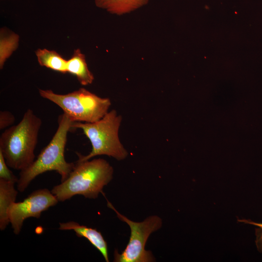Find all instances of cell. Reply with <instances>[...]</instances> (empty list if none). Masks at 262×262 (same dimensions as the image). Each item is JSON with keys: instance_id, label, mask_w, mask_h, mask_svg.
<instances>
[{"instance_id": "obj_16", "label": "cell", "mask_w": 262, "mask_h": 262, "mask_svg": "<svg viewBox=\"0 0 262 262\" xmlns=\"http://www.w3.org/2000/svg\"><path fill=\"white\" fill-rule=\"evenodd\" d=\"M14 115L9 111L0 112V129L2 130L11 126L15 122Z\"/></svg>"}, {"instance_id": "obj_12", "label": "cell", "mask_w": 262, "mask_h": 262, "mask_svg": "<svg viewBox=\"0 0 262 262\" xmlns=\"http://www.w3.org/2000/svg\"><path fill=\"white\" fill-rule=\"evenodd\" d=\"M35 54L39 64L62 73H67V61L54 50L38 49Z\"/></svg>"}, {"instance_id": "obj_7", "label": "cell", "mask_w": 262, "mask_h": 262, "mask_svg": "<svg viewBox=\"0 0 262 262\" xmlns=\"http://www.w3.org/2000/svg\"><path fill=\"white\" fill-rule=\"evenodd\" d=\"M58 202L51 191L44 188L35 190L22 201L13 203L8 210V215L14 233H20L25 220L40 218L42 212Z\"/></svg>"}, {"instance_id": "obj_1", "label": "cell", "mask_w": 262, "mask_h": 262, "mask_svg": "<svg viewBox=\"0 0 262 262\" xmlns=\"http://www.w3.org/2000/svg\"><path fill=\"white\" fill-rule=\"evenodd\" d=\"M113 172V167L103 159L77 160L68 177L51 191L61 202L76 195L95 199L103 193V188L112 180Z\"/></svg>"}, {"instance_id": "obj_6", "label": "cell", "mask_w": 262, "mask_h": 262, "mask_svg": "<svg viewBox=\"0 0 262 262\" xmlns=\"http://www.w3.org/2000/svg\"><path fill=\"white\" fill-rule=\"evenodd\" d=\"M107 206L115 212L118 218L126 223L130 228L131 235L125 248L119 253L114 252L115 262H152L155 259L150 251L145 249V246L150 235L160 229L162 226V219L157 215L147 217L143 221H133L119 213L107 199Z\"/></svg>"}, {"instance_id": "obj_5", "label": "cell", "mask_w": 262, "mask_h": 262, "mask_svg": "<svg viewBox=\"0 0 262 262\" xmlns=\"http://www.w3.org/2000/svg\"><path fill=\"white\" fill-rule=\"evenodd\" d=\"M41 97L60 107L73 122L93 123L101 119L111 105L108 98H102L84 88L66 94L51 90L39 89Z\"/></svg>"}, {"instance_id": "obj_14", "label": "cell", "mask_w": 262, "mask_h": 262, "mask_svg": "<svg viewBox=\"0 0 262 262\" xmlns=\"http://www.w3.org/2000/svg\"><path fill=\"white\" fill-rule=\"evenodd\" d=\"M8 167L2 152L0 151V179L17 183L18 179Z\"/></svg>"}, {"instance_id": "obj_15", "label": "cell", "mask_w": 262, "mask_h": 262, "mask_svg": "<svg viewBox=\"0 0 262 262\" xmlns=\"http://www.w3.org/2000/svg\"><path fill=\"white\" fill-rule=\"evenodd\" d=\"M238 221L258 227L255 229V244L259 252L262 253V223H256L246 219H238Z\"/></svg>"}, {"instance_id": "obj_2", "label": "cell", "mask_w": 262, "mask_h": 262, "mask_svg": "<svg viewBox=\"0 0 262 262\" xmlns=\"http://www.w3.org/2000/svg\"><path fill=\"white\" fill-rule=\"evenodd\" d=\"M74 122L65 113L58 119V127L51 140L40 152L37 158L27 168L20 171L17 189L23 192L38 175L47 171H55L65 180L73 169L75 163H68L65 158V149L68 131Z\"/></svg>"}, {"instance_id": "obj_3", "label": "cell", "mask_w": 262, "mask_h": 262, "mask_svg": "<svg viewBox=\"0 0 262 262\" xmlns=\"http://www.w3.org/2000/svg\"><path fill=\"white\" fill-rule=\"evenodd\" d=\"M42 123L41 118L29 109L17 125L2 133L0 151L9 167L21 171L34 161V149Z\"/></svg>"}, {"instance_id": "obj_10", "label": "cell", "mask_w": 262, "mask_h": 262, "mask_svg": "<svg viewBox=\"0 0 262 262\" xmlns=\"http://www.w3.org/2000/svg\"><path fill=\"white\" fill-rule=\"evenodd\" d=\"M15 182L0 179V229L4 230L10 223L8 210L16 202L18 190Z\"/></svg>"}, {"instance_id": "obj_13", "label": "cell", "mask_w": 262, "mask_h": 262, "mask_svg": "<svg viewBox=\"0 0 262 262\" xmlns=\"http://www.w3.org/2000/svg\"><path fill=\"white\" fill-rule=\"evenodd\" d=\"M0 37V68L2 69L6 60L18 47V35L2 29Z\"/></svg>"}, {"instance_id": "obj_11", "label": "cell", "mask_w": 262, "mask_h": 262, "mask_svg": "<svg viewBox=\"0 0 262 262\" xmlns=\"http://www.w3.org/2000/svg\"><path fill=\"white\" fill-rule=\"evenodd\" d=\"M149 0H94L98 8L116 15H122L134 11L145 5Z\"/></svg>"}, {"instance_id": "obj_8", "label": "cell", "mask_w": 262, "mask_h": 262, "mask_svg": "<svg viewBox=\"0 0 262 262\" xmlns=\"http://www.w3.org/2000/svg\"><path fill=\"white\" fill-rule=\"evenodd\" d=\"M59 229L60 230H72L78 237L86 238L101 253L106 262L109 261L107 243L101 232L96 229L80 225L74 221H69L60 223Z\"/></svg>"}, {"instance_id": "obj_9", "label": "cell", "mask_w": 262, "mask_h": 262, "mask_svg": "<svg viewBox=\"0 0 262 262\" xmlns=\"http://www.w3.org/2000/svg\"><path fill=\"white\" fill-rule=\"evenodd\" d=\"M67 73L75 76L82 85L92 83L94 79L88 67L84 55L79 49L74 50L71 57L67 61Z\"/></svg>"}, {"instance_id": "obj_4", "label": "cell", "mask_w": 262, "mask_h": 262, "mask_svg": "<svg viewBox=\"0 0 262 262\" xmlns=\"http://www.w3.org/2000/svg\"><path fill=\"white\" fill-rule=\"evenodd\" d=\"M121 120V116L112 110L93 123L74 122L72 129H81L92 146L91 151L86 155L77 152L78 160H89L98 155H107L119 161L125 159L128 153L118 137Z\"/></svg>"}]
</instances>
